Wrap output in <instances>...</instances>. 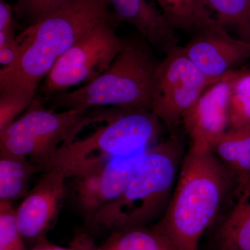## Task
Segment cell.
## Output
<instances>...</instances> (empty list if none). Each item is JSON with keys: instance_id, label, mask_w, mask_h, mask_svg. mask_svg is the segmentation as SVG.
Returning a JSON list of instances; mask_svg holds the SVG:
<instances>
[{"instance_id": "1", "label": "cell", "mask_w": 250, "mask_h": 250, "mask_svg": "<svg viewBox=\"0 0 250 250\" xmlns=\"http://www.w3.org/2000/svg\"><path fill=\"white\" fill-rule=\"evenodd\" d=\"M234 174L207 145L190 143L184 154L172 197L153 225L180 250H197L227 195L234 191Z\"/></svg>"}, {"instance_id": "2", "label": "cell", "mask_w": 250, "mask_h": 250, "mask_svg": "<svg viewBox=\"0 0 250 250\" xmlns=\"http://www.w3.org/2000/svg\"><path fill=\"white\" fill-rule=\"evenodd\" d=\"M113 20L103 0H73L22 31L25 45L14 65L0 70V93L36 98L61 57L99 23Z\"/></svg>"}, {"instance_id": "3", "label": "cell", "mask_w": 250, "mask_h": 250, "mask_svg": "<svg viewBox=\"0 0 250 250\" xmlns=\"http://www.w3.org/2000/svg\"><path fill=\"white\" fill-rule=\"evenodd\" d=\"M184 154L183 140L178 131L148 148L120 196L104 207L87 228L113 232L147 226L163 215L172 197Z\"/></svg>"}, {"instance_id": "4", "label": "cell", "mask_w": 250, "mask_h": 250, "mask_svg": "<svg viewBox=\"0 0 250 250\" xmlns=\"http://www.w3.org/2000/svg\"><path fill=\"white\" fill-rule=\"evenodd\" d=\"M89 122L92 131H76L62 145L50 170L60 169L67 179L105 161L144 152L155 144L164 125L150 110L120 107L91 108Z\"/></svg>"}, {"instance_id": "5", "label": "cell", "mask_w": 250, "mask_h": 250, "mask_svg": "<svg viewBox=\"0 0 250 250\" xmlns=\"http://www.w3.org/2000/svg\"><path fill=\"white\" fill-rule=\"evenodd\" d=\"M143 38L125 41L111 65L100 77L80 88L49 99L54 110L99 107L151 108V87L159 62ZM151 111V110H150Z\"/></svg>"}, {"instance_id": "6", "label": "cell", "mask_w": 250, "mask_h": 250, "mask_svg": "<svg viewBox=\"0 0 250 250\" xmlns=\"http://www.w3.org/2000/svg\"><path fill=\"white\" fill-rule=\"evenodd\" d=\"M90 109L57 111L46 108L36 98L26 111L0 132V149L25 156L44 172L50 170L59 148L75 134Z\"/></svg>"}, {"instance_id": "7", "label": "cell", "mask_w": 250, "mask_h": 250, "mask_svg": "<svg viewBox=\"0 0 250 250\" xmlns=\"http://www.w3.org/2000/svg\"><path fill=\"white\" fill-rule=\"evenodd\" d=\"M225 79L207 77L187 57L183 47L177 45L156 67L151 87L150 110L170 133L177 132L204 92Z\"/></svg>"}, {"instance_id": "8", "label": "cell", "mask_w": 250, "mask_h": 250, "mask_svg": "<svg viewBox=\"0 0 250 250\" xmlns=\"http://www.w3.org/2000/svg\"><path fill=\"white\" fill-rule=\"evenodd\" d=\"M111 21H103L91 28L61 57L41 85V101L86 84L107 70L125 43Z\"/></svg>"}, {"instance_id": "9", "label": "cell", "mask_w": 250, "mask_h": 250, "mask_svg": "<svg viewBox=\"0 0 250 250\" xmlns=\"http://www.w3.org/2000/svg\"><path fill=\"white\" fill-rule=\"evenodd\" d=\"M146 151L105 161L67 178L71 180L72 200L86 227L104 207L120 196Z\"/></svg>"}, {"instance_id": "10", "label": "cell", "mask_w": 250, "mask_h": 250, "mask_svg": "<svg viewBox=\"0 0 250 250\" xmlns=\"http://www.w3.org/2000/svg\"><path fill=\"white\" fill-rule=\"evenodd\" d=\"M42 174L16 208L18 228L24 241L34 244L47 238L67 195V177L62 170L54 167Z\"/></svg>"}, {"instance_id": "11", "label": "cell", "mask_w": 250, "mask_h": 250, "mask_svg": "<svg viewBox=\"0 0 250 250\" xmlns=\"http://www.w3.org/2000/svg\"><path fill=\"white\" fill-rule=\"evenodd\" d=\"M183 48L200 71L218 80L229 77L234 65L250 57V42L233 37L215 19Z\"/></svg>"}, {"instance_id": "12", "label": "cell", "mask_w": 250, "mask_h": 250, "mask_svg": "<svg viewBox=\"0 0 250 250\" xmlns=\"http://www.w3.org/2000/svg\"><path fill=\"white\" fill-rule=\"evenodd\" d=\"M231 76L210 85L184 118L183 125L190 143L209 146L228 129V104Z\"/></svg>"}, {"instance_id": "13", "label": "cell", "mask_w": 250, "mask_h": 250, "mask_svg": "<svg viewBox=\"0 0 250 250\" xmlns=\"http://www.w3.org/2000/svg\"><path fill=\"white\" fill-rule=\"evenodd\" d=\"M113 19L136 28L151 47L167 54L178 45L176 31L147 0H103Z\"/></svg>"}, {"instance_id": "14", "label": "cell", "mask_w": 250, "mask_h": 250, "mask_svg": "<svg viewBox=\"0 0 250 250\" xmlns=\"http://www.w3.org/2000/svg\"><path fill=\"white\" fill-rule=\"evenodd\" d=\"M235 202L216 235L218 250H250V179L237 184Z\"/></svg>"}, {"instance_id": "15", "label": "cell", "mask_w": 250, "mask_h": 250, "mask_svg": "<svg viewBox=\"0 0 250 250\" xmlns=\"http://www.w3.org/2000/svg\"><path fill=\"white\" fill-rule=\"evenodd\" d=\"M210 147L234 174L237 184L250 179V126L226 130L211 143Z\"/></svg>"}, {"instance_id": "16", "label": "cell", "mask_w": 250, "mask_h": 250, "mask_svg": "<svg viewBox=\"0 0 250 250\" xmlns=\"http://www.w3.org/2000/svg\"><path fill=\"white\" fill-rule=\"evenodd\" d=\"M44 172L25 156L0 149V200L14 203L29 192V182L34 174Z\"/></svg>"}, {"instance_id": "17", "label": "cell", "mask_w": 250, "mask_h": 250, "mask_svg": "<svg viewBox=\"0 0 250 250\" xmlns=\"http://www.w3.org/2000/svg\"><path fill=\"white\" fill-rule=\"evenodd\" d=\"M166 22L174 31L195 35L214 21L205 0H155Z\"/></svg>"}, {"instance_id": "18", "label": "cell", "mask_w": 250, "mask_h": 250, "mask_svg": "<svg viewBox=\"0 0 250 250\" xmlns=\"http://www.w3.org/2000/svg\"><path fill=\"white\" fill-rule=\"evenodd\" d=\"M103 250H180L154 227H138L113 231Z\"/></svg>"}, {"instance_id": "19", "label": "cell", "mask_w": 250, "mask_h": 250, "mask_svg": "<svg viewBox=\"0 0 250 250\" xmlns=\"http://www.w3.org/2000/svg\"><path fill=\"white\" fill-rule=\"evenodd\" d=\"M213 18L238 39L250 42V0H205ZM230 34V33H229Z\"/></svg>"}, {"instance_id": "20", "label": "cell", "mask_w": 250, "mask_h": 250, "mask_svg": "<svg viewBox=\"0 0 250 250\" xmlns=\"http://www.w3.org/2000/svg\"><path fill=\"white\" fill-rule=\"evenodd\" d=\"M248 126H250V72H236L228 100V129Z\"/></svg>"}, {"instance_id": "21", "label": "cell", "mask_w": 250, "mask_h": 250, "mask_svg": "<svg viewBox=\"0 0 250 250\" xmlns=\"http://www.w3.org/2000/svg\"><path fill=\"white\" fill-rule=\"evenodd\" d=\"M13 204L0 200V250H27Z\"/></svg>"}, {"instance_id": "22", "label": "cell", "mask_w": 250, "mask_h": 250, "mask_svg": "<svg viewBox=\"0 0 250 250\" xmlns=\"http://www.w3.org/2000/svg\"><path fill=\"white\" fill-rule=\"evenodd\" d=\"M72 1L73 0H18L15 11L19 17L25 18L28 22H30V25H32Z\"/></svg>"}, {"instance_id": "23", "label": "cell", "mask_w": 250, "mask_h": 250, "mask_svg": "<svg viewBox=\"0 0 250 250\" xmlns=\"http://www.w3.org/2000/svg\"><path fill=\"white\" fill-rule=\"evenodd\" d=\"M34 100L17 94L0 93V132L17 120Z\"/></svg>"}, {"instance_id": "24", "label": "cell", "mask_w": 250, "mask_h": 250, "mask_svg": "<svg viewBox=\"0 0 250 250\" xmlns=\"http://www.w3.org/2000/svg\"><path fill=\"white\" fill-rule=\"evenodd\" d=\"M24 47V40L22 34L16 36V39L9 43L0 47V64L1 69L7 68L17 62Z\"/></svg>"}, {"instance_id": "25", "label": "cell", "mask_w": 250, "mask_h": 250, "mask_svg": "<svg viewBox=\"0 0 250 250\" xmlns=\"http://www.w3.org/2000/svg\"><path fill=\"white\" fill-rule=\"evenodd\" d=\"M70 248L72 250H103L101 247L97 248L87 229H80L75 232Z\"/></svg>"}, {"instance_id": "26", "label": "cell", "mask_w": 250, "mask_h": 250, "mask_svg": "<svg viewBox=\"0 0 250 250\" xmlns=\"http://www.w3.org/2000/svg\"><path fill=\"white\" fill-rule=\"evenodd\" d=\"M11 5L0 0V32H13L16 30Z\"/></svg>"}, {"instance_id": "27", "label": "cell", "mask_w": 250, "mask_h": 250, "mask_svg": "<svg viewBox=\"0 0 250 250\" xmlns=\"http://www.w3.org/2000/svg\"><path fill=\"white\" fill-rule=\"evenodd\" d=\"M30 250H72L71 248H62V247L57 246L50 243L47 239L42 240V241L38 242L34 245V246Z\"/></svg>"}]
</instances>
